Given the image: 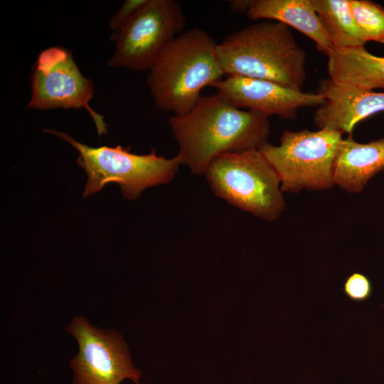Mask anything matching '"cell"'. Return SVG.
<instances>
[{
	"instance_id": "6da1fadb",
	"label": "cell",
	"mask_w": 384,
	"mask_h": 384,
	"mask_svg": "<svg viewBox=\"0 0 384 384\" xmlns=\"http://www.w3.org/2000/svg\"><path fill=\"white\" fill-rule=\"evenodd\" d=\"M169 123L181 164L197 175L220 154L258 149L270 134L268 117L238 108L217 93L202 96L188 113L172 116Z\"/></svg>"
},
{
	"instance_id": "7a4b0ae2",
	"label": "cell",
	"mask_w": 384,
	"mask_h": 384,
	"mask_svg": "<svg viewBox=\"0 0 384 384\" xmlns=\"http://www.w3.org/2000/svg\"><path fill=\"white\" fill-rule=\"evenodd\" d=\"M217 45L206 31L196 27L178 35L165 48L147 77L158 108L183 116L197 105L203 89L223 79Z\"/></svg>"
},
{
	"instance_id": "3957f363",
	"label": "cell",
	"mask_w": 384,
	"mask_h": 384,
	"mask_svg": "<svg viewBox=\"0 0 384 384\" xmlns=\"http://www.w3.org/2000/svg\"><path fill=\"white\" fill-rule=\"evenodd\" d=\"M217 55L228 76L270 80L298 91L306 80V53L280 22L263 20L230 33L218 43Z\"/></svg>"
},
{
	"instance_id": "277c9868",
	"label": "cell",
	"mask_w": 384,
	"mask_h": 384,
	"mask_svg": "<svg viewBox=\"0 0 384 384\" xmlns=\"http://www.w3.org/2000/svg\"><path fill=\"white\" fill-rule=\"evenodd\" d=\"M204 174L215 195L259 218L274 221L285 208L280 178L258 149L220 154Z\"/></svg>"
},
{
	"instance_id": "5b68a950",
	"label": "cell",
	"mask_w": 384,
	"mask_h": 384,
	"mask_svg": "<svg viewBox=\"0 0 384 384\" xmlns=\"http://www.w3.org/2000/svg\"><path fill=\"white\" fill-rule=\"evenodd\" d=\"M43 132L68 142L79 152L77 164L87 175L83 191L85 198L100 191L110 182L117 183L124 198L134 200L147 188L171 181L181 161L178 156L166 159L155 150L147 154L132 153L121 146L92 147L80 143L65 132L54 129Z\"/></svg>"
},
{
	"instance_id": "8992f818",
	"label": "cell",
	"mask_w": 384,
	"mask_h": 384,
	"mask_svg": "<svg viewBox=\"0 0 384 384\" xmlns=\"http://www.w3.org/2000/svg\"><path fill=\"white\" fill-rule=\"evenodd\" d=\"M343 133L333 129H285L279 144L267 142L258 148L281 180L282 192L325 191L334 185L333 168Z\"/></svg>"
},
{
	"instance_id": "52a82bcc",
	"label": "cell",
	"mask_w": 384,
	"mask_h": 384,
	"mask_svg": "<svg viewBox=\"0 0 384 384\" xmlns=\"http://www.w3.org/2000/svg\"><path fill=\"white\" fill-rule=\"evenodd\" d=\"M186 26L181 4L176 0H148L124 24L112 31L115 43L111 68L149 70Z\"/></svg>"
},
{
	"instance_id": "ba28073f",
	"label": "cell",
	"mask_w": 384,
	"mask_h": 384,
	"mask_svg": "<svg viewBox=\"0 0 384 384\" xmlns=\"http://www.w3.org/2000/svg\"><path fill=\"white\" fill-rule=\"evenodd\" d=\"M31 97L27 107L46 110L85 108L100 136L107 134L103 116L90 106L93 83L81 73L72 53L62 46L42 50L31 72Z\"/></svg>"
},
{
	"instance_id": "9c48e42d",
	"label": "cell",
	"mask_w": 384,
	"mask_h": 384,
	"mask_svg": "<svg viewBox=\"0 0 384 384\" xmlns=\"http://www.w3.org/2000/svg\"><path fill=\"white\" fill-rule=\"evenodd\" d=\"M68 331L79 345L78 355L70 361L73 384H119L125 378L138 384L141 373L133 366L117 331L93 326L83 316L73 319Z\"/></svg>"
},
{
	"instance_id": "30bf717a",
	"label": "cell",
	"mask_w": 384,
	"mask_h": 384,
	"mask_svg": "<svg viewBox=\"0 0 384 384\" xmlns=\"http://www.w3.org/2000/svg\"><path fill=\"white\" fill-rule=\"evenodd\" d=\"M217 94L238 108H246L267 117L277 115L294 119L302 107H320L325 97L320 93L289 89L274 82L240 76H228L213 85Z\"/></svg>"
},
{
	"instance_id": "8fae6325",
	"label": "cell",
	"mask_w": 384,
	"mask_h": 384,
	"mask_svg": "<svg viewBox=\"0 0 384 384\" xmlns=\"http://www.w3.org/2000/svg\"><path fill=\"white\" fill-rule=\"evenodd\" d=\"M318 93L326 102L313 114L319 128L352 134L356 124L384 111V92L337 84L330 79L320 81Z\"/></svg>"
},
{
	"instance_id": "7c38bea8",
	"label": "cell",
	"mask_w": 384,
	"mask_h": 384,
	"mask_svg": "<svg viewBox=\"0 0 384 384\" xmlns=\"http://www.w3.org/2000/svg\"><path fill=\"white\" fill-rule=\"evenodd\" d=\"M383 169L384 138L362 144L350 134L341 140L334 161L335 186L361 193L368 181Z\"/></svg>"
},
{
	"instance_id": "4fadbf2b",
	"label": "cell",
	"mask_w": 384,
	"mask_h": 384,
	"mask_svg": "<svg viewBox=\"0 0 384 384\" xmlns=\"http://www.w3.org/2000/svg\"><path fill=\"white\" fill-rule=\"evenodd\" d=\"M246 14L255 21L274 20L297 29L313 40L317 49L326 55L334 47L311 0H253Z\"/></svg>"
},
{
	"instance_id": "5bb4252c",
	"label": "cell",
	"mask_w": 384,
	"mask_h": 384,
	"mask_svg": "<svg viewBox=\"0 0 384 384\" xmlns=\"http://www.w3.org/2000/svg\"><path fill=\"white\" fill-rule=\"evenodd\" d=\"M326 55L329 79L334 82L371 90L384 89V57L370 53L365 46L334 47Z\"/></svg>"
},
{
	"instance_id": "9a60e30c",
	"label": "cell",
	"mask_w": 384,
	"mask_h": 384,
	"mask_svg": "<svg viewBox=\"0 0 384 384\" xmlns=\"http://www.w3.org/2000/svg\"><path fill=\"white\" fill-rule=\"evenodd\" d=\"M311 2L334 47L365 46L367 41L355 21L348 0H311Z\"/></svg>"
},
{
	"instance_id": "2e32d148",
	"label": "cell",
	"mask_w": 384,
	"mask_h": 384,
	"mask_svg": "<svg viewBox=\"0 0 384 384\" xmlns=\"http://www.w3.org/2000/svg\"><path fill=\"white\" fill-rule=\"evenodd\" d=\"M348 3L366 41L384 44V7L369 0H348Z\"/></svg>"
},
{
	"instance_id": "e0dca14e",
	"label": "cell",
	"mask_w": 384,
	"mask_h": 384,
	"mask_svg": "<svg viewBox=\"0 0 384 384\" xmlns=\"http://www.w3.org/2000/svg\"><path fill=\"white\" fill-rule=\"evenodd\" d=\"M343 292L350 299L354 302H363L370 297L372 285L366 276L355 272L345 281Z\"/></svg>"
},
{
	"instance_id": "ac0fdd59",
	"label": "cell",
	"mask_w": 384,
	"mask_h": 384,
	"mask_svg": "<svg viewBox=\"0 0 384 384\" xmlns=\"http://www.w3.org/2000/svg\"><path fill=\"white\" fill-rule=\"evenodd\" d=\"M148 0H125L121 8L114 14L110 21L109 27L115 31L124 24Z\"/></svg>"
},
{
	"instance_id": "d6986e66",
	"label": "cell",
	"mask_w": 384,
	"mask_h": 384,
	"mask_svg": "<svg viewBox=\"0 0 384 384\" xmlns=\"http://www.w3.org/2000/svg\"><path fill=\"white\" fill-rule=\"evenodd\" d=\"M253 0H231L229 1V10L230 12H246L250 9Z\"/></svg>"
}]
</instances>
